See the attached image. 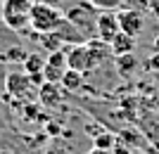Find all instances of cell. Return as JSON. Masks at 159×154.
Instances as JSON below:
<instances>
[{"label":"cell","instance_id":"4fadbf2b","mask_svg":"<svg viewBox=\"0 0 159 154\" xmlns=\"http://www.w3.org/2000/svg\"><path fill=\"white\" fill-rule=\"evenodd\" d=\"M116 67H119L121 76H131L135 69H138V59L133 55H124V57H116Z\"/></svg>","mask_w":159,"mask_h":154},{"label":"cell","instance_id":"5b68a950","mask_svg":"<svg viewBox=\"0 0 159 154\" xmlns=\"http://www.w3.org/2000/svg\"><path fill=\"white\" fill-rule=\"evenodd\" d=\"M31 76H26L24 71H10L5 78V90L7 95H12V97H17V100H24V97H29L31 95Z\"/></svg>","mask_w":159,"mask_h":154},{"label":"cell","instance_id":"ac0fdd59","mask_svg":"<svg viewBox=\"0 0 159 154\" xmlns=\"http://www.w3.org/2000/svg\"><path fill=\"white\" fill-rule=\"evenodd\" d=\"M154 50L159 52V38H154Z\"/></svg>","mask_w":159,"mask_h":154},{"label":"cell","instance_id":"ba28073f","mask_svg":"<svg viewBox=\"0 0 159 154\" xmlns=\"http://www.w3.org/2000/svg\"><path fill=\"white\" fill-rule=\"evenodd\" d=\"M86 47H88V57H90V67L93 69L102 67V64L112 57V45L105 43V40H100V38L86 40Z\"/></svg>","mask_w":159,"mask_h":154},{"label":"cell","instance_id":"9c48e42d","mask_svg":"<svg viewBox=\"0 0 159 154\" xmlns=\"http://www.w3.org/2000/svg\"><path fill=\"white\" fill-rule=\"evenodd\" d=\"M62 90L64 88L60 86V83H43V86L38 88V100L43 102V104H48V107H55V104H60L62 102Z\"/></svg>","mask_w":159,"mask_h":154},{"label":"cell","instance_id":"7a4b0ae2","mask_svg":"<svg viewBox=\"0 0 159 154\" xmlns=\"http://www.w3.org/2000/svg\"><path fill=\"white\" fill-rule=\"evenodd\" d=\"M62 19H64V14H62L55 5L43 2V0L33 2V10H31V29H33L38 36H43V33H55V31H57V26L62 24Z\"/></svg>","mask_w":159,"mask_h":154},{"label":"cell","instance_id":"52a82bcc","mask_svg":"<svg viewBox=\"0 0 159 154\" xmlns=\"http://www.w3.org/2000/svg\"><path fill=\"white\" fill-rule=\"evenodd\" d=\"M66 64H69V69H74V71H81V74L93 71L86 43H83V45H74V47H69V50H66Z\"/></svg>","mask_w":159,"mask_h":154},{"label":"cell","instance_id":"8fae6325","mask_svg":"<svg viewBox=\"0 0 159 154\" xmlns=\"http://www.w3.org/2000/svg\"><path fill=\"white\" fill-rule=\"evenodd\" d=\"M43 69H45V59L38 52L26 55V59H24V74L26 76H38V74H43Z\"/></svg>","mask_w":159,"mask_h":154},{"label":"cell","instance_id":"e0dca14e","mask_svg":"<svg viewBox=\"0 0 159 154\" xmlns=\"http://www.w3.org/2000/svg\"><path fill=\"white\" fill-rule=\"evenodd\" d=\"M90 154H114V152H107V149H93Z\"/></svg>","mask_w":159,"mask_h":154},{"label":"cell","instance_id":"277c9868","mask_svg":"<svg viewBox=\"0 0 159 154\" xmlns=\"http://www.w3.org/2000/svg\"><path fill=\"white\" fill-rule=\"evenodd\" d=\"M66 69H69V64H66V52H64V50H60V52H50V57L45 59L43 76H45L48 83H62Z\"/></svg>","mask_w":159,"mask_h":154},{"label":"cell","instance_id":"6da1fadb","mask_svg":"<svg viewBox=\"0 0 159 154\" xmlns=\"http://www.w3.org/2000/svg\"><path fill=\"white\" fill-rule=\"evenodd\" d=\"M31 10L33 0H2L0 19L12 31H24L26 26H31Z\"/></svg>","mask_w":159,"mask_h":154},{"label":"cell","instance_id":"2e32d148","mask_svg":"<svg viewBox=\"0 0 159 154\" xmlns=\"http://www.w3.org/2000/svg\"><path fill=\"white\" fill-rule=\"evenodd\" d=\"M45 154H66V149H64V147H60V145H52V147L48 149Z\"/></svg>","mask_w":159,"mask_h":154},{"label":"cell","instance_id":"3957f363","mask_svg":"<svg viewBox=\"0 0 159 154\" xmlns=\"http://www.w3.org/2000/svg\"><path fill=\"white\" fill-rule=\"evenodd\" d=\"M119 17V26H121V33L131 36V38H138L145 29V17L140 10H119L116 12Z\"/></svg>","mask_w":159,"mask_h":154},{"label":"cell","instance_id":"8992f818","mask_svg":"<svg viewBox=\"0 0 159 154\" xmlns=\"http://www.w3.org/2000/svg\"><path fill=\"white\" fill-rule=\"evenodd\" d=\"M95 31H98V38H100V40L112 43V40L121 33V26H119V17H116V12H100V14H98V24H95Z\"/></svg>","mask_w":159,"mask_h":154},{"label":"cell","instance_id":"7c38bea8","mask_svg":"<svg viewBox=\"0 0 159 154\" xmlns=\"http://www.w3.org/2000/svg\"><path fill=\"white\" fill-rule=\"evenodd\" d=\"M83 76L81 71H74V69H66L64 78H62L60 86L64 88V90H69V93H76V90H81V86H83Z\"/></svg>","mask_w":159,"mask_h":154},{"label":"cell","instance_id":"30bf717a","mask_svg":"<svg viewBox=\"0 0 159 154\" xmlns=\"http://www.w3.org/2000/svg\"><path fill=\"white\" fill-rule=\"evenodd\" d=\"M109 45H112V55L114 57L133 55V50H135V38H131V36H126V33H119Z\"/></svg>","mask_w":159,"mask_h":154},{"label":"cell","instance_id":"d6986e66","mask_svg":"<svg viewBox=\"0 0 159 154\" xmlns=\"http://www.w3.org/2000/svg\"><path fill=\"white\" fill-rule=\"evenodd\" d=\"M133 154H138V152H133Z\"/></svg>","mask_w":159,"mask_h":154},{"label":"cell","instance_id":"5bb4252c","mask_svg":"<svg viewBox=\"0 0 159 154\" xmlns=\"http://www.w3.org/2000/svg\"><path fill=\"white\" fill-rule=\"evenodd\" d=\"M114 147H116V138H114L112 133H102L95 135V149H107V152H114Z\"/></svg>","mask_w":159,"mask_h":154},{"label":"cell","instance_id":"9a60e30c","mask_svg":"<svg viewBox=\"0 0 159 154\" xmlns=\"http://www.w3.org/2000/svg\"><path fill=\"white\" fill-rule=\"evenodd\" d=\"M88 2H90L98 12H114V10H119V7H121L124 0H88Z\"/></svg>","mask_w":159,"mask_h":154}]
</instances>
